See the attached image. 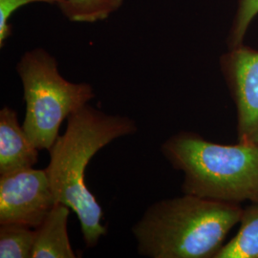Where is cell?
<instances>
[{
	"mask_svg": "<svg viewBox=\"0 0 258 258\" xmlns=\"http://www.w3.org/2000/svg\"><path fill=\"white\" fill-rule=\"evenodd\" d=\"M137 130L131 118L106 114L86 104L68 117L64 134L57 137L49 150L46 170L55 202L76 213L87 248L96 247L107 228L102 224V206L85 182L86 167L99 150Z\"/></svg>",
	"mask_w": 258,
	"mask_h": 258,
	"instance_id": "obj_1",
	"label": "cell"
},
{
	"mask_svg": "<svg viewBox=\"0 0 258 258\" xmlns=\"http://www.w3.org/2000/svg\"><path fill=\"white\" fill-rule=\"evenodd\" d=\"M238 204L191 194L149 206L132 228L139 254L149 258H213L240 221Z\"/></svg>",
	"mask_w": 258,
	"mask_h": 258,
	"instance_id": "obj_2",
	"label": "cell"
},
{
	"mask_svg": "<svg viewBox=\"0 0 258 258\" xmlns=\"http://www.w3.org/2000/svg\"><path fill=\"white\" fill-rule=\"evenodd\" d=\"M161 150L184 173L183 192L224 203L258 202V144L220 145L192 132L167 139Z\"/></svg>",
	"mask_w": 258,
	"mask_h": 258,
	"instance_id": "obj_3",
	"label": "cell"
},
{
	"mask_svg": "<svg viewBox=\"0 0 258 258\" xmlns=\"http://www.w3.org/2000/svg\"><path fill=\"white\" fill-rule=\"evenodd\" d=\"M17 71L26 104L23 129L37 149L50 150L63 120L95 98L93 87L67 81L59 73L55 56L43 48L24 53Z\"/></svg>",
	"mask_w": 258,
	"mask_h": 258,
	"instance_id": "obj_4",
	"label": "cell"
},
{
	"mask_svg": "<svg viewBox=\"0 0 258 258\" xmlns=\"http://www.w3.org/2000/svg\"><path fill=\"white\" fill-rule=\"evenodd\" d=\"M55 204L46 168L32 167L0 175V225L37 229Z\"/></svg>",
	"mask_w": 258,
	"mask_h": 258,
	"instance_id": "obj_5",
	"label": "cell"
},
{
	"mask_svg": "<svg viewBox=\"0 0 258 258\" xmlns=\"http://www.w3.org/2000/svg\"><path fill=\"white\" fill-rule=\"evenodd\" d=\"M221 66L237 108L239 141L258 144V51L241 44L223 55Z\"/></svg>",
	"mask_w": 258,
	"mask_h": 258,
	"instance_id": "obj_6",
	"label": "cell"
},
{
	"mask_svg": "<svg viewBox=\"0 0 258 258\" xmlns=\"http://www.w3.org/2000/svg\"><path fill=\"white\" fill-rule=\"evenodd\" d=\"M38 150L31 142L18 114L4 106L0 110V175H5L37 165Z\"/></svg>",
	"mask_w": 258,
	"mask_h": 258,
	"instance_id": "obj_7",
	"label": "cell"
},
{
	"mask_svg": "<svg viewBox=\"0 0 258 258\" xmlns=\"http://www.w3.org/2000/svg\"><path fill=\"white\" fill-rule=\"evenodd\" d=\"M70 211L63 204H55L45 220L36 229L32 258L77 257L67 231Z\"/></svg>",
	"mask_w": 258,
	"mask_h": 258,
	"instance_id": "obj_8",
	"label": "cell"
},
{
	"mask_svg": "<svg viewBox=\"0 0 258 258\" xmlns=\"http://www.w3.org/2000/svg\"><path fill=\"white\" fill-rule=\"evenodd\" d=\"M237 234L213 258H258V202L242 211Z\"/></svg>",
	"mask_w": 258,
	"mask_h": 258,
	"instance_id": "obj_9",
	"label": "cell"
},
{
	"mask_svg": "<svg viewBox=\"0 0 258 258\" xmlns=\"http://www.w3.org/2000/svg\"><path fill=\"white\" fill-rule=\"evenodd\" d=\"M124 0H63L58 4L66 19L79 23H95L120 9Z\"/></svg>",
	"mask_w": 258,
	"mask_h": 258,
	"instance_id": "obj_10",
	"label": "cell"
},
{
	"mask_svg": "<svg viewBox=\"0 0 258 258\" xmlns=\"http://www.w3.org/2000/svg\"><path fill=\"white\" fill-rule=\"evenodd\" d=\"M36 229L19 224L0 225V257L32 258Z\"/></svg>",
	"mask_w": 258,
	"mask_h": 258,
	"instance_id": "obj_11",
	"label": "cell"
},
{
	"mask_svg": "<svg viewBox=\"0 0 258 258\" xmlns=\"http://www.w3.org/2000/svg\"><path fill=\"white\" fill-rule=\"evenodd\" d=\"M258 14V0H239L238 9L231 26L229 37L230 48L242 44L250 22Z\"/></svg>",
	"mask_w": 258,
	"mask_h": 258,
	"instance_id": "obj_12",
	"label": "cell"
},
{
	"mask_svg": "<svg viewBox=\"0 0 258 258\" xmlns=\"http://www.w3.org/2000/svg\"><path fill=\"white\" fill-rule=\"evenodd\" d=\"M63 0H0V48L5 46L7 39L12 36L13 28L10 19L17 10L31 3H47L58 5Z\"/></svg>",
	"mask_w": 258,
	"mask_h": 258,
	"instance_id": "obj_13",
	"label": "cell"
}]
</instances>
